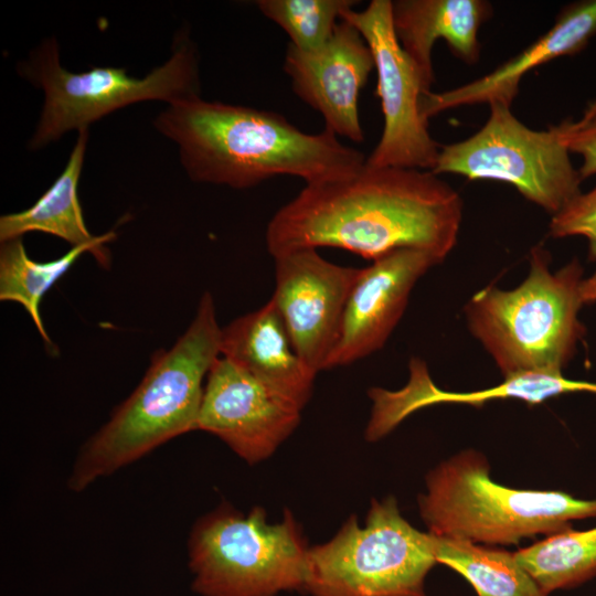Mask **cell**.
<instances>
[{"label": "cell", "mask_w": 596, "mask_h": 596, "mask_svg": "<svg viewBox=\"0 0 596 596\" xmlns=\"http://www.w3.org/2000/svg\"><path fill=\"white\" fill-rule=\"evenodd\" d=\"M462 219L459 193L432 171L372 168L306 187L272 217L269 254L337 247L375 260L417 249L439 264L455 247Z\"/></svg>", "instance_id": "obj_1"}, {"label": "cell", "mask_w": 596, "mask_h": 596, "mask_svg": "<svg viewBox=\"0 0 596 596\" xmlns=\"http://www.w3.org/2000/svg\"><path fill=\"white\" fill-rule=\"evenodd\" d=\"M153 125L177 143L181 166L199 183L248 189L294 175L317 184L350 175L366 160L327 128L306 134L278 113L201 96L168 105Z\"/></svg>", "instance_id": "obj_2"}, {"label": "cell", "mask_w": 596, "mask_h": 596, "mask_svg": "<svg viewBox=\"0 0 596 596\" xmlns=\"http://www.w3.org/2000/svg\"><path fill=\"white\" fill-rule=\"evenodd\" d=\"M222 328L212 295L205 291L184 333L169 350L156 352L136 390L79 450L67 487L87 489L164 443L198 430L202 382L221 355Z\"/></svg>", "instance_id": "obj_3"}, {"label": "cell", "mask_w": 596, "mask_h": 596, "mask_svg": "<svg viewBox=\"0 0 596 596\" xmlns=\"http://www.w3.org/2000/svg\"><path fill=\"white\" fill-rule=\"evenodd\" d=\"M550 262L546 249L533 247L529 274L518 287L488 286L465 306L470 332L503 377L562 373L585 333L577 318L583 267L575 259L552 273Z\"/></svg>", "instance_id": "obj_4"}, {"label": "cell", "mask_w": 596, "mask_h": 596, "mask_svg": "<svg viewBox=\"0 0 596 596\" xmlns=\"http://www.w3.org/2000/svg\"><path fill=\"white\" fill-rule=\"evenodd\" d=\"M418 505L434 536L499 545L549 536L570 529L572 521L596 517V500L494 482L487 459L472 449L440 462L427 475Z\"/></svg>", "instance_id": "obj_5"}, {"label": "cell", "mask_w": 596, "mask_h": 596, "mask_svg": "<svg viewBox=\"0 0 596 596\" xmlns=\"http://www.w3.org/2000/svg\"><path fill=\"white\" fill-rule=\"evenodd\" d=\"M19 74L44 93V104L29 142L32 150L88 127L128 105L160 100L168 105L200 96L198 52L187 33H179L171 56L145 77L124 67H93L81 73L65 70L55 38L43 40L18 66Z\"/></svg>", "instance_id": "obj_6"}, {"label": "cell", "mask_w": 596, "mask_h": 596, "mask_svg": "<svg viewBox=\"0 0 596 596\" xmlns=\"http://www.w3.org/2000/svg\"><path fill=\"white\" fill-rule=\"evenodd\" d=\"M309 546L286 510L269 524L266 511L222 503L193 525L189 542L191 588L200 596H277L304 592Z\"/></svg>", "instance_id": "obj_7"}, {"label": "cell", "mask_w": 596, "mask_h": 596, "mask_svg": "<svg viewBox=\"0 0 596 596\" xmlns=\"http://www.w3.org/2000/svg\"><path fill=\"white\" fill-rule=\"evenodd\" d=\"M435 538L411 525L395 498L373 500L364 526L351 515L328 542L308 549L310 596H426L437 565Z\"/></svg>", "instance_id": "obj_8"}, {"label": "cell", "mask_w": 596, "mask_h": 596, "mask_svg": "<svg viewBox=\"0 0 596 596\" xmlns=\"http://www.w3.org/2000/svg\"><path fill=\"white\" fill-rule=\"evenodd\" d=\"M486 124L469 138L440 147L435 174L512 184L526 200L551 214L581 191L583 181L570 159L561 123L547 130L522 124L511 107L492 103Z\"/></svg>", "instance_id": "obj_9"}, {"label": "cell", "mask_w": 596, "mask_h": 596, "mask_svg": "<svg viewBox=\"0 0 596 596\" xmlns=\"http://www.w3.org/2000/svg\"><path fill=\"white\" fill-rule=\"evenodd\" d=\"M341 19L354 25L366 41L377 75L375 93L381 100L384 127L365 164L432 171L440 146L432 138L428 121L421 114V96L427 92L395 34L392 1L372 0L361 11L347 10Z\"/></svg>", "instance_id": "obj_10"}, {"label": "cell", "mask_w": 596, "mask_h": 596, "mask_svg": "<svg viewBox=\"0 0 596 596\" xmlns=\"http://www.w3.org/2000/svg\"><path fill=\"white\" fill-rule=\"evenodd\" d=\"M302 407L220 355L204 387L198 430L224 441L248 464L274 454L300 423Z\"/></svg>", "instance_id": "obj_11"}, {"label": "cell", "mask_w": 596, "mask_h": 596, "mask_svg": "<svg viewBox=\"0 0 596 596\" xmlns=\"http://www.w3.org/2000/svg\"><path fill=\"white\" fill-rule=\"evenodd\" d=\"M275 259L276 304L296 352L316 375L337 342L348 297L362 268L333 264L304 248Z\"/></svg>", "instance_id": "obj_12"}, {"label": "cell", "mask_w": 596, "mask_h": 596, "mask_svg": "<svg viewBox=\"0 0 596 596\" xmlns=\"http://www.w3.org/2000/svg\"><path fill=\"white\" fill-rule=\"evenodd\" d=\"M373 68L366 41L342 19L323 46L304 52L288 44L284 61L294 93L321 114L324 128L354 142L364 139L358 104Z\"/></svg>", "instance_id": "obj_13"}, {"label": "cell", "mask_w": 596, "mask_h": 596, "mask_svg": "<svg viewBox=\"0 0 596 596\" xmlns=\"http://www.w3.org/2000/svg\"><path fill=\"white\" fill-rule=\"evenodd\" d=\"M438 264L425 252L398 249L362 268L324 370L345 366L382 349L402 318L415 284Z\"/></svg>", "instance_id": "obj_14"}, {"label": "cell", "mask_w": 596, "mask_h": 596, "mask_svg": "<svg viewBox=\"0 0 596 596\" xmlns=\"http://www.w3.org/2000/svg\"><path fill=\"white\" fill-rule=\"evenodd\" d=\"M595 35L596 0L570 4L546 33L491 73L446 92L422 94L421 114L428 121L444 110L460 106L501 103L511 107L528 72L581 52Z\"/></svg>", "instance_id": "obj_15"}, {"label": "cell", "mask_w": 596, "mask_h": 596, "mask_svg": "<svg viewBox=\"0 0 596 596\" xmlns=\"http://www.w3.org/2000/svg\"><path fill=\"white\" fill-rule=\"evenodd\" d=\"M573 392L596 394V383L566 379L562 373L524 372L503 377V382L471 392L444 391L433 382L426 363L413 358L409 361V381L400 391L380 387L370 390L374 402L372 417L366 428V439L376 440L390 433L413 412L435 404L458 403L481 405L492 400L517 398L529 404H540L549 398Z\"/></svg>", "instance_id": "obj_16"}, {"label": "cell", "mask_w": 596, "mask_h": 596, "mask_svg": "<svg viewBox=\"0 0 596 596\" xmlns=\"http://www.w3.org/2000/svg\"><path fill=\"white\" fill-rule=\"evenodd\" d=\"M221 355L302 408L311 397L316 374L296 352L272 298L222 328Z\"/></svg>", "instance_id": "obj_17"}, {"label": "cell", "mask_w": 596, "mask_h": 596, "mask_svg": "<svg viewBox=\"0 0 596 596\" xmlns=\"http://www.w3.org/2000/svg\"><path fill=\"white\" fill-rule=\"evenodd\" d=\"M482 0L392 1V20L398 42L416 65L426 92L434 83L432 52L443 39L453 53L472 64L479 58L478 31L491 15Z\"/></svg>", "instance_id": "obj_18"}, {"label": "cell", "mask_w": 596, "mask_h": 596, "mask_svg": "<svg viewBox=\"0 0 596 596\" xmlns=\"http://www.w3.org/2000/svg\"><path fill=\"white\" fill-rule=\"evenodd\" d=\"M87 140L88 130L79 131L62 173L32 206L0 217V242L22 237L29 232H43L62 238L72 247L91 245L109 253L105 244L115 240L116 233L93 235L85 224L78 200Z\"/></svg>", "instance_id": "obj_19"}, {"label": "cell", "mask_w": 596, "mask_h": 596, "mask_svg": "<svg viewBox=\"0 0 596 596\" xmlns=\"http://www.w3.org/2000/svg\"><path fill=\"white\" fill-rule=\"evenodd\" d=\"M86 252L93 254L102 267L108 268L109 253L91 245L72 247L60 258L41 263L28 256L22 237L1 242L0 300L15 301L23 306L47 348L53 343L41 318V301L51 287Z\"/></svg>", "instance_id": "obj_20"}, {"label": "cell", "mask_w": 596, "mask_h": 596, "mask_svg": "<svg viewBox=\"0 0 596 596\" xmlns=\"http://www.w3.org/2000/svg\"><path fill=\"white\" fill-rule=\"evenodd\" d=\"M434 538L437 563L465 577L478 596H547L514 553L469 541Z\"/></svg>", "instance_id": "obj_21"}, {"label": "cell", "mask_w": 596, "mask_h": 596, "mask_svg": "<svg viewBox=\"0 0 596 596\" xmlns=\"http://www.w3.org/2000/svg\"><path fill=\"white\" fill-rule=\"evenodd\" d=\"M514 554L547 595L576 587L596 575V526L570 528Z\"/></svg>", "instance_id": "obj_22"}, {"label": "cell", "mask_w": 596, "mask_h": 596, "mask_svg": "<svg viewBox=\"0 0 596 596\" xmlns=\"http://www.w3.org/2000/svg\"><path fill=\"white\" fill-rule=\"evenodd\" d=\"M259 11L279 25L290 43L304 52L323 46L342 14L358 1L352 0H259Z\"/></svg>", "instance_id": "obj_23"}, {"label": "cell", "mask_w": 596, "mask_h": 596, "mask_svg": "<svg viewBox=\"0 0 596 596\" xmlns=\"http://www.w3.org/2000/svg\"><path fill=\"white\" fill-rule=\"evenodd\" d=\"M550 234L553 237L584 236L588 242V258L596 260V187L581 192L553 215Z\"/></svg>", "instance_id": "obj_24"}, {"label": "cell", "mask_w": 596, "mask_h": 596, "mask_svg": "<svg viewBox=\"0 0 596 596\" xmlns=\"http://www.w3.org/2000/svg\"><path fill=\"white\" fill-rule=\"evenodd\" d=\"M570 152L582 158L578 172L582 179L596 174V100L589 104L578 120L562 121Z\"/></svg>", "instance_id": "obj_25"}, {"label": "cell", "mask_w": 596, "mask_h": 596, "mask_svg": "<svg viewBox=\"0 0 596 596\" xmlns=\"http://www.w3.org/2000/svg\"><path fill=\"white\" fill-rule=\"evenodd\" d=\"M581 298L583 304L596 301V272L581 284Z\"/></svg>", "instance_id": "obj_26"}]
</instances>
